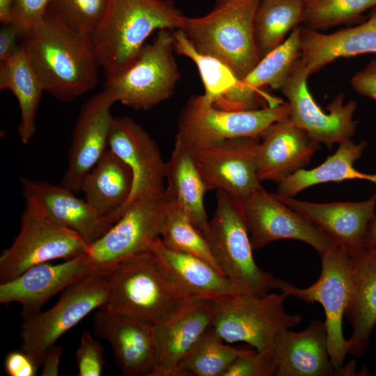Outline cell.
<instances>
[{
	"instance_id": "cell-1",
	"label": "cell",
	"mask_w": 376,
	"mask_h": 376,
	"mask_svg": "<svg viewBox=\"0 0 376 376\" xmlns=\"http://www.w3.org/2000/svg\"><path fill=\"white\" fill-rule=\"evenodd\" d=\"M22 38L21 47L44 91L70 102L95 88L100 67L88 38L68 30L48 11Z\"/></svg>"
},
{
	"instance_id": "cell-2",
	"label": "cell",
	"mask_w": 376,
	"mask_h": 376,
	"mask_svg": "<svg viewBox=\"0 0 376 376\" xmlns=\"http://www.w3.org/2000/svg\"><path fill=\"white\" fill-rule=\"evenodd\" d=\"M184 17L172 0H109L102 22L89 38L107 79L134 61L154 31L180 29Z\"/></svg>"
},
{
	"instance_id": "cell-3",
	"label": "cell",
	"mask_w": 376,
	"mask_h": 376,
	"mask_svg": "<svg viewBox=\"0 0 376 376\" xmlns=\"http://www.w3.org/2000/svg\"><path fill=\"white\" fill-rule=\"evenodd\" d=\"M104 279L107 310L155 325L189 297L146 251L96 270Z\"/></svg>"
},
{
	"instance_id": "cell-4",
	"label": "cell",
	"mask_w": 376,
	"mask_h": 376,
	"mask_svg": "<svg viewBox=\"0 0 376 376\" xmlns=\"http://www.w3.org/2000/svg\"><path fill=\"white\" fill-rule=\"evenodd\" d=\"M260 0H214L210 13L184 17L180 30L201 53L223 61L243 79L257 65L253 35Z\"/></svg>"
},
{
	"instance_id": "cell-5",
	"label": "cell",
	"mask_w": 376,
	"mask_h": 376,
	"mask_svg": "<svg viewBox=\"0 0 376 376\" xmlns=\"http://www.w3.org/2000/svg\"><path fill=\"white\" fill-rule=\"evenodd\" d=\"M204 237L222 273L242 293L261 296L274 288L276 279L254 260L240 200L217 190L216 207Z\"/></svg>"
},
{
	"instance_id": "cell-6",
	"label": "cell",
	"mask_w": 376,
	"mask_h": 376,
	"mask_svg": "<svg viewBox=\"0 0 376 376\" xmlns=\"http://www.w3.org/2000/svg\"><path fill=\"white\" fill-rule=\"evenodd\" d=\"M287 295L239 294L213 300L212 328L226 343L244 342L262 351L273 349L276 336L301 321L300 314H289Z\"/></svg>"
},
{
	"instance_id": "cell-7",
	"label": "cell",
	"mask_w": 376,
	"mask_h": 376,
	"mask_svg": "<svg viewBox=\"0 0 376 376\" xmlns=\"http://www.w3.org/2000/svg\"><path fill=\"white\" fill-rule=\"evenodd\" d=\"M88 247L78 233L52 221L35 203L25 199L20 230L0 255V283L33 266L86 254Z\"/></svg>"
},
{
	"instance_id": "cell-8",
	"label": "cell",
	"mask_w": 376,
	"mask_h": 376,
	"mask_svg": "<svg viewBox=\"0 0 376 376\" xmlns=\"http://www.w3.org/2000/svg\"><path fill=\"white\" fill-rule=\"evenodd\" d=\"M321 272L311 285L302 288L280 279L274 289L288 297L308 303H319L325 314L327 347L336 375H340L347 354V343L343 332V318L347 310L352 287V259L336 247L321 256Z\"/></svg>"
},
{
	"instance_id": "cell-9",
	"label": "cell",
	"mask_w": 376,
	"mask_h": 376,
	"mask_svg": "<svg viewBox=\"0 0 376 376\" xmlns=\"http://www.w3.org/2000/svg\"><path fill=\"white\" fill-rule=\"evenodd\" d=\"M174 52L173 31L159 30L127 69L107 79L104 88L116 102L135 109L152 108L172 95L180 79Z\"/></svg>"
},
{
	"instance_id": "cell-10",
	"label": "cell",
	"mask_w": 376,
	"mask_h": 376,
	"mask_svg": "<svg viewBox=\"0 0 376 376\" xmlns=\"http://www.w3.org/2000/svg\"><path fill=\"white\" fill-rule=\"evenodd\" d=\"M107 295V283L96 271L74 283L63 290L52 308L24 320L21 350L40 366L45 352L89 313L102 307Z\"/></svg>"
},
{
	"instance_id": "cell-11",
	"label": "cell",
	"mask_w": 376,
	"mask_h": 376,
	"mask_svg": "<svg viewBox=\"0 0 376 376\" xmlns=\"http://www.w3.org/2000/svg\"><path fill=\"white\" fill-rule=\"evenodd\" d=\"M288 116V102L258 109L226 111L207 105L199 95H194L181 110L177 134L193 148H207L237 137L260 139L272 124Z\"/></svg>"
},
{
	"instance_id": "cell-12",
	"label": "cell",
	"mask_w": 376,
	"mask_h": 376,
	"mask_svg": "<svg viewBox=\"0 0 376 376\" xmlns=\"http://www.w3.org/2000/svg\"><path fill=\"white\" fill-rule=\"evenodd\" d=\"M309 75L299 58L280 91L287 99L292 122L331 149L334 144H340L354 134L357 127L353 116L357 104L353 100L344 103V94L341 93L327 106L328 111L325 112L308 90Z\"/></svg>"
},
{
	"instance_id": "cell-13",
	"label": "cell",
	"mask_w": 376,
	"mask_h": 376,
	"mask_svg": "<svg viewBox=\"0 0 376 376\" xmlns=\"http://www.w3.org/2000/svg\"><path fill=\"white\" fill-rule=\"evenodd\" d=\"M168 207L164 195L137 201L98 240L88 245L87 256L96 270L149 251L160 237Z\"/></svg>"
},
{
	"instance_id": "cell-14",
	"label": "cell",
	"mask_w": 376,
	"mask_h": 376,
	"mask_svg": "<svg viewBox=\"0 0 376 376\" xmlns=\"http://www.w3.org/2000/svg\"><path fill=\"white\" fill-rule=\"evenodd\" d=\"M241 203L253 250L281 240L304 242L320 256L337 247L310 221L262 186Z\"/></svg>"
},
{
	"instance_id": "cell-15",
	"label": "cell",
	"mask_w": 376,
	"mask_h": 376,
	"mask_svg": "<svg viewBox=\"0 0 376 376\" xmlns=\"http://www.w3.org/2000/svg\"><path fill=\"white\" fill-rule=\"evenodd\" d=\"M108 148L129 166L133 175L130 195L118 219L133 203L164 194L166 162L155 141L139 124L129 117L113 116Z\"/></svg>"
},
{
	"instance_id": "cell-16",
	"label": "cell",
	"mask_w": 376,
	"mask_h": 376,
	"mask_svg": "<svg viewBox=\"0 0 376 376\" xmlns=\"http://www.w3.org/2000/svg\"><path fill=\"white\" fill-rule=\"evenodd\" d=\"M260 139L242 136L207 148H193L207 191L222 190L240 201L261 186L257 172Z\"/></svg>"
},
{
	"instance_id": "cell-17",
	"label": "cell",
	"mask_w": 376,
	"mask_h": 376,
	"mask_svg": "<svg viewBox=\"0 0 376 376\" xmlns=\"http://www.w3.org/2000/svg\"><path fill=\"white\" fill-rule=\"evenodd\" d=\"M175 51L196 65L204 86L199 95L207 105L226 111H246L278 106L284 101L263 89H254L221 60L200 52L180 29L173 31Z\"/></svg>"
},
{
	"instance_id": "cell-18",
	"label": "cell",
	"mask_w": 376,
	"mask_h": 376,
	"mask_svg": "<svg viewBox=\"0 0 376 376\" xmlns=\"http://www.w3.org/2000/svg\"><path fill=\"white\" fill-rule=\"evenodd\" d=\"M116 102L104 88L81 107L76 122L68 154L67 170L59 185L75 193L81 191L84 180L108 147L113 116L111 107Z\"/></svg>"
},
{
	"instance_id": "cell-19",
	"label": "cell",
	"mask_w": 376,
	"mask_h": 376,
	"mask_svg": "<svg viewBox=\"0 0 376 376\" xmlns=\"http://www.w3.org/2000/svg\"><path fill=\"white\" fill-rule=\"evenodd\" d=\"M275 195L283 203L310 221L351 258H357L366 252L368 227L375 214L376 192L363 201L327 203Z\"/></svg>"
},
{
	"instance_id": "cell-20",
	"label": "cell",
	"mask_w": 376,
	"mask_h": 376,
	"mask_svg": "<svg viewBox=\"0 0 376 376\" xmlns=\"http://www.w3.org/2000/svg\"><path fill=\"white\" fill-rule=\"evenodd\" d=\"M213 300L189 297L155 325L157 359L150 376H173L187 354L212 327Z\"/></svg>"
},
{
	"instance_id": "cell-21",
	"label": "cell",
	"mask_w": 376,
	"mask_h": 376,
	"mask_svg": "<svg viewBox=\"0 0 376 376\" xmlns=\"http://www.w3.org/2000/svg\"><path fill=\"white\" fill-rule=\"evenodd\" d=\"M96 271L87 254L58 264L45 263L26 269L10 281L0 283V303H18L22 316L28 319L60 291Z\"/></svg>"
},
{
	"instance_id": "cell-22",
	"label": "cell",
	"mask_w": 376,
	"mask_h": 376,
	"mask_svg": "<svg viewBox=\"0 0 376 376\" xmlns=\"http://www.w3.org/2000/svg\"><path fill=\"white\" fill-rule=\"evenodd\" d=\"M94 331L111 345L125 376H150L157 359L155 325L141 319L98 308Z\"/></svg>"
},
{
	"instance_id": "cell-23",
	"label": "cell",
	"mask_w": 376,
	"mask_h": 376,
	"mask_svg": "<svg viewBox=\"0 0 376 376\" xmlns=\"http://www.w3.org/2000/svg\"><path fill=\"white\" fill-rule=\"evenodd\" d=\"M20 181L25 199L35 203L52 221L75 231L88 245L112 226L107 217L71 189L25 177Z\"/></svg>"
},
{
	"instance_id": "cell-24",
	"label": "cell",
	"mask_w": 376,
	"mask_h": 376,
	"mask_svg": "<svg viewBox=\"0 0 376 376\" xmlns=\"http://www.w3.org/2000/svg\"><path fill=\"white\" fill-rule=\"evenodd\" d=\"M320 143L295 125L289 116L272 124L257 147V172L260 182H279L308 165Z\"/></svg>"
},
{
	"instance_id": "cell-25",
	"label": "cell",
	"mask_w": 376,
	"mask_h": 376,
	"mask_svg": "<svg viewBox=\"0 0 376 376\" xmlns=\"http://www.w3.org/2000/svg\"><path fill=\"white\" fill-rule=\"evenodd\" d=\"M275 376H333L324 322L315 320L304 330L281 331L274 343Z\"/></svg>"
},
{
	"instance_id": "cell-26",
	"label": "cell",
	"mask_w": 376,
	"mask_h": 376,
	"mask_svg": "<svg viewBox=\"0 0 376 376\" xmlns=\"http://www.w3.org/2000/svg\"><path fill=\"white\" fill-rule=\"evenodd\" d=\"M149 251L169 279L188 297L217 300L243 294L209 263L167 248L160 237L151 243Z\"/></svg>"
},
{
	"instance_id": "cell-27",
	"label": "cell",
	"mask_w": 376,
	"mask_h": 376,
	"mask_svg": "<svg viewBox=\"0 0 376 376\" xmlns=\"http://www.w3.org/2000/svg\"><path fill=\"white\" fill-rule=\"evenodd\" d=\"M301 59L309 74L337 58L376 54V7L360 24L330 34L300 25Z\"/></svg>"
},
{
	"instance_id": "cell-28",
	"label": "cell",
	"mask_w": 376,
	"mask_h": 376,
	"mask_svg": "<svg viewBox=\"0 0 376 376\" xmlns=\"http://www.w3.org/2000/svg\"><path fill=\"white\" fill-rule=\"evenodd\" d=\"M165 180L164 195L168 201L185 212L204 236L209 225L204 204L207 190L192 146L178 134L170 158L166 162Z\"/></svg>"
},
{
	"instance_id": "cell-29",
	"label": "cell",
	"mask_w": 376,
	"mask_h": 376,
	"mask_svg": "<svg viewBox=\"0 0 376 376\" xmlns=\"http://www.w3.org/2000/svg\"><path fill=\"white\" fill-rule=\"evenodd\" d=\"M352 259V292L345 313L353 329L347 354L361 357L376 326V253L366 251Z\"/></svg>"
},
{
	"instance_id": "cell-30",
	"label": "cell",
	"mask_w": 376,
	"mask_h": 376,
	"mask_svg": "<svg viewBox=\"0 0 376 376\" xmlns=\"http://www.w3.org/2000/svg\"><path fill=\"white\" fill-rule=\"evenodd\" d=\"M132 183L129 166L108 148L85 177L81 191L85 201L113 226L129 198Z\"/></svg>"
},
{
	"instance_id": "cell-31",
	"label": "cell",
	"mask_w": 376,
	"mask_h": 376,
	"mask_svg": "<svg viewBox=\"0 0 376 376\" xmlns=\"http://www.w3.org/2000/svg\"><path fill=\"white\" fill-rule=\"evenodd\" d=\"M366 146L365 141L356 143L351 139L342 142L336 151L319 166L311 169H300L278 182L275 194L294 197L315 185L348 180H368L376 186V173H362L354 167V164L362 156Z\"/></svg>"
},
{
	"instance_id": "cell-32",
	"label": "cell",
	"mask_w": 376,
	"mask_h": 376,
	"mask_svg": "<svg viewBox=\"0 0 376 376\" xmlns=\"http://www.w3.org/2000/svg\"><path fill=\"white\" fill-rule=\"evenodd\" d=\"M0 88L10 91L17 100L20 110L17 132L22 143L27 144L36 132L44 91L21 45L8 60L0 63Z\"/></svg>"
},
{
	"instance_id": "cell-33",
	"label": "cell",
	"mask_w": 376,
	"mask_h": 376,
	"mask_svg": "<svg viewBox=\"0 0 376 376\" xmlns=\"http://www.w3.org/2000/svg\"><path fill=\"white\" fill-rule=\"evenodd\" d=\"M304 0H260L254 17L253 35L259 61L301 25Z\"/></svg>"
},
{
	"instance_id": "cell-34",
	"label": "cell",
	"mask_w": 376,
	"mask_h": 376,
	"mask_svg": "<svg viewBox=\"0 0 376 376\" xmlns=\"http://www.w3.org/2000/svg\"><path fill=\"white\" fill-rule=\"evenodd\" d=\"M224 342L211 327L180 362L173 376H224L246 350Z\"/></svg>"
},
{
	"instance_id": "cell-35",
	"label": "cell",
	"mask_w": 376,
	"mask_h": 376,
	"mask_svg": "<svg viewBox=\"0 0 376 376\" xmlns=\"http://www.w3.org/2000/svg\"><path fill=\"white\" fill-rule=\"evenodd\" d=\"M300 25L293 29L287 39L263 58L243 79L250 87L260 90L269 87L281 90L301 56Z\"/></svg>"
},
{
	"instance_id": "cell-36",
	"label": "cell",
	"mask_w": 376,
	"mask_h": 376,
	"mask_svg": "<svg viewBox=\"0 0 376 376\" xmlns=\"http://www.w3.org/2000/svg\"><path fill=\"white\" fill-rule=\"evenodd\" d=\"M160 239L167 248L197 256L224 275L202 233L185 212L169 201Z\"/></svg>"
},
{
	"instance_id": "cell-37",
	"label": "cell",
	"mask_w": 376,
	"mask_h": 376,
	"mask_svg": "<svg viewBox=\"0 0 376 376\" xmlns=\"http://www.w3.org/2000/svg\"><path fill=\"white\" fill-rule=\"evenodd\" d=\"M301 25L318 31L364 21L363 13L376 7V0H304Z\"/></svg>"
},
{
	"instance_id": "cell-38",
	"label": "cell",
	"mask_w": 376,
	"mask_h": 376,
	"mask_svg": "<svg viewBox=\"0 0 376 376\" xmlns=\"http://www.w3.org/2000/svg\"><path fill=\"white\" fill-rule=\"evenodd\" d=\"M109 0H52L47 11L75 34L88 38L102 22Z\"/></svg>"
},
{
	"instance_id": "cell-39",
	"label": "cell",
	"mask_w": 376,
	"mask_h": 376,
	"mask_svg": "<svg viewBox=\"0 0 376 376\" xmlns=\"http://www.w3.org/2000/svg\"><path fill=\"white\" fill-rule=\"evenodd\" d=\"M276 369L274 348L246 350L233 362L224 376H275Z\"/></svg>"
},
{
	"instance_id": "cell-40",
	"label": "cell",
	"mask_w": 376,
	"mask_h": 376,
	"mask_svg": "<svg viewBox=\"0 0 376 376\" xmlns=\"http://www.w3.org/2000/svg\"><path fill=\"white\" fill-rule=\"evenodd\" d=\"M104 348L88 331H84L75 354L79 376H100L105 363Z\"/></svg>"
},
{
	"instance_id": "cell-41",
	"label": "cell",
	"mask_w": 376,
	"mask_h": 376,
	"mask_svg": "<svg viewBox=\"0 0 376 376\" xmlns=\"http://www.w3.org/2000/svg\"><path fill=\"white\" fill-rule=\"evenodd\" d=\"M51 1H15L10 23L17 29L21 38L40 22L47 12Z\"/></svg>"
},
{
	"instance_id": "cell-42",
	"label": "cell",
	"mask_w": 376,
	"mask_h": 376,
	"mask_svg": "<svg viewBox=\"0 0 376 376\" xmlns=\"http://www.w3.org/2000/svg\"><path fill=\"white\" fill-rule=\"evenodd\" d=\"M3 365L9 376H35L39 367L33 359L22 350L9 352Z\"/></svg>"
},
{
	"instance_id": "cell-43",
	"label": "cell",
	"mask_w": 376,
	"mask_h": 376,
	"mask_svg": "<svg viewBox=\"0 0 376 376\" xmlns=\"http://www.w3.org/2000/svg\"><path fill=\"white\" fill-rule=\"evenodd\" d=\"M353 88L376 102V58L371 60L351 78Z\"/></svg>"
},
{
	"instance_id": "cell-44",
	"label": "cell",
	"mask_w": 376,
	"mask_h": 376,
	"mask_svg": "<svg viewBox=\"0 0 376 376\" xmlns=\"http://www.w3.org/2000/svg\"><path fill=\"white\" fill-rule=\"evenodd\" d=\"M20 37L17 29L11 23L1 25L0 29V63L8 60L19 49L17 39Z\"/></svg>"
},
{
	"instance_id": "cell-45",
	"label": "cell",
	"mask_w": 376,
	"mask_h": 376,
	"mask_svg": "<svg viewBox=\"0 0 376 376\" xmlns=\"http://www.w3.org/2000/svg\"><path fill=\"white\" fill-rule=\"evenodd\" d=\"M62 352V347L56 343L45 352L40 361V366L42 367L41 373L42 376L58 375Z\"/></svg>"
},
{
	"instance_id": "cell-46",
	"label": "cell",
	"mask_w": 376,
	"mask_h": 376,
	"mask_svg": "<svg viewBox=\"0 0 376 376\" xmlns=\"http://www.w3.org/2000/svg\"><path fill=\"white\" fill-rule=\"evenodd\" d=\"M365 247L366 251L376 253V214L373 216L368 225Z\"/></svg>"
},
{
	"instance_id": "cell-47",
	"label": "cell",
	"mask_w": 376,
	"mask_h": 376,
	"mask_svg": "<svg viewBox=\"0 0 376 376\" xmlns=\"http://www.w3.org/2000/svg\"><path fill=\"white\" fill-rule=\"evenodd\" d=\"M15 0H0V22L1 25L11 22L13 7Z\"/></svg>"
}]
</instances>
